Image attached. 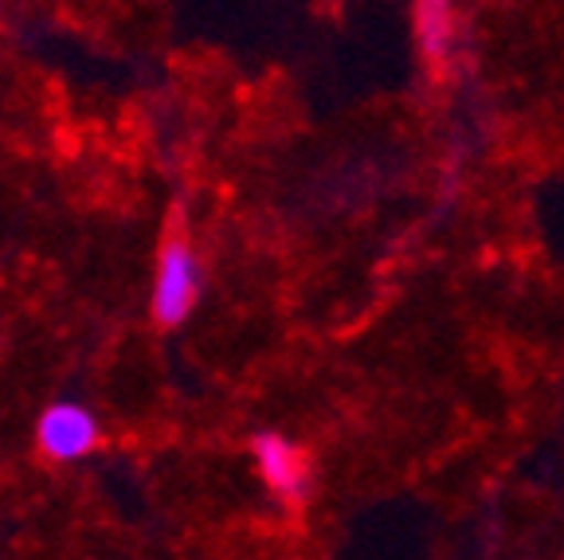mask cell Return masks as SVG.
I'll return each instance as SVG.
<instances>
[{
    "mask_svg": "<svg viewBox=\"0 0 564 560\" xmlns=\"http://www.w3.org/2000/svg\"><path fill=\"white\" fill-rule=\"evenodd\" d=\"M204 271L193 244L181 231H169L158 251V274H153V322L173 330L200 302Z\"/></svg>",
    "mask_w": 564,
    "mask_h": 560,
    "instance_id": "obj_1",
    "label": "cell"
},
{
    "mask_svg": "<svg viewBox=\"0 0 564 560\" xmlns=\"http://www.w3.org/2000/svg\"><path fill=\"white\" fill-rule=\"evenodd\" d=\"M102 431H98V420L83 408V403H52L40 423H35V446L40 455L52 459V463H79L98 446Z\"/></svg>",
    "mask_w": 564,
    "mask_h": 560,
    "instance_id": "obj_2",
    "label": "cell"
},
{
    "mask_svg": "<svg viewBox=\"0 0 564 560\" xmlns=\"http://www.w3.org/2000/svg\"><path fill=\"white\" fill-rule=\"evenodd\" d=\"M251 455H256V466L263 474V482L271 486L279 498L286 502H302L310 491V471L302 451L291 443L286 435H274V431H263V435L251 439Z\"/></svg>",
    "mask_w": 564,
    "mask_h": 560,
    "instance_id": "obj_3",
    "label": "cell"
},
{
    "mask_svg": "<svg viewBox=\"0 0 564 560\" xmlns=\"http://www.w3.org/2000/svg\"><path fill=\"white\" fill-rule=\"evenodd\" d=\"M415 35L432 63H447L455 44V9L451 0H415Z\"/></svg>",
    "mask_w": 564,
    "mask_h": 560,
    "instance_id": "obj_4",
    "label": "cell"
}]
</instances>
